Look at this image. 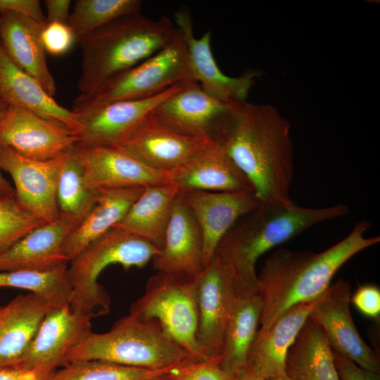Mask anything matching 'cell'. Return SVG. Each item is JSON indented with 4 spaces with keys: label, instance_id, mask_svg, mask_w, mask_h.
<instances>
[{
    "label": "cell",
    "instance_id": "cell-27",
    "mask_svg": "<svg viewBox=\"0 0 380 380\" xmlns=\"http://www.w3.org/2000/svg\"><path fill=\"white\" fill-rule=\"evenodd\" d=\"M144 189L134 186L97 191L96 201L90 210L63 241L62 250L68 261L119 223Z\"/></svg>",
    "mask_w": 380,
    "mask_h": 380
},
{
    "label": "cell",
    "instance_id": "cell-34",
    "mask_svg": "<svg viewBox=\"0 0 380 380\" xmlns=\"http://www.w3.org/2000/svg\"><path fill=\"white\" fill-rule=\"evenodd\" d=\"M158 371L103 360L75 361L56 369L48 380H151Z\"/></svg>",
    "mask_w": 380,
    "mask_h": 380
},
{
    "label": "cell",
    "instance_id": "cell-20",
    "mask_svg": "<svg viewBox=\"0 0 380 380\" xmlns=\"http://www.w3.org/2000/svg\"><path fill=\"white\" fill-rule=\"evenodd\" d=\"M203 241L194 215L179 195L177 196L163 244L153 258L157 272L198 276L204 268Z\"/></svg>",
    "mask_w": 380,
    "mask_h": 380
},
{
    "label": "cell",
    "instance_id": "cell-18",
    "mask_svg": "<svg viewBox=\"0 0 380 380\" xmlns=\"http://www.w3.org/2000/svg\"><path fill=\"white\" fill-rule=\"evenodd\" d=\"M91 319L69 305L51 308L15 368L57 369L65 365L68 351L92 331Z\"/></svg>",
    "mask_w": 380,
    "mask_h": 380
},
{
    "label": "cell",
    "instance_id": "cell-46",
    "mask_svg": "<svg viewBox=\"0 0 380 380\" xmlns=\"http://www.w3.org/2000/svg\"><path fill=\"white\" fill-rule=\"evenodd\" d=\"M151 380H158V379L153 377Z\"/></svg>",
    "mask_w": 380,
    "mask_h": 380
},
{
    "label": "cell",
    "instance_id": "cell-24",
    "mask_svg": "<svg viewBox=\"0 0 380 380\" xmlns=\"http://www.w3.org/2000/svg\"><path fill=\"white\" fill-rule=\"evenodd\" d=\"M170 175V182L179 191L253 190L246 177L215 141Z\"/></svg>",
    "mask_w": 380,
    "mask_h": 380
},
{
    "label": "cell",
    "instance_id": "cell-28",
    "mask_svg": "<svg viewBox=\"0 0 380 380\" xmlns=\"http://www.w3.org/2000/svg\"><path fill=\"white\" fill-rule=\"evenodd\" d=\"M179 192L172 183L145 187L125 217L113 227L140 236L160 249Z\"/></svg>",
    "mask_w": 380,
    "mask_h": 380
},
{
    "label": "cell",
    "instance_id": "cell-23",
    "mask_svg": "<svg viewBox=\"0 0 380 380\" xmlns=\"http://www.w3.org/2000/svg\"><path fill=\"white\" fill-rule=\"evenodd\" d=\"M298 304L286 311L267 330L258 329L246 368L265 379L286 374V360L315 302Z\"/></svg>",
    "mask_w": 380,
    "mask_h": 380
},
{
    "label": "cell",
    "instance_id": "cell-13",
    "mask_svg": "<svg viewBox=\"0 0 380 380\" xmlns=\"http://www.w3.org/2000/svg\"><path fill=\"white\" fill-rule=\"evenodd\" d=\"M63 153L50 160H38L0 146V170L11 177L18 204L47 223L56 221L61 214L56 194Z\"/></svg>",
    "mask_w": 380,
    "mask_h": 380
},
{
    "label": "cell",
    "instance_id": "cell-45",
    "mask_svg": "<svg viewBox=\"0 0 380 380\" xmlns=\"http://www.w3.org/2000/svg\"><path fill=\"white\" fill-rule=\"evenodd\" d=\"M265 380H294V379L290 378L286 374H284L279 375L276 377H273V378H270V379H267Z\"/></svg>",
    "mask_w": 380,
    "mask_h": 380
},
{
    "label": "cell",
    "instance_id": "cell-15",
    "mask_svg": "<svg viewBox=\"0 0 380 380\" xmlns=\"http://www.w3.org/2000/svg\"><path fill=\"white\" fill-rule=\"evenodd\" d=\"M79 141L75 131L27 109L8 106L0 120V146L34 160L54 158Z\"/></svg>",
    "mask_w": 380,
    "mask_h": 380
},
{
    "label": "cell",
    "instance_id": "cell-31",
    "mask_svg": "<svg viewBox=\"0 0 380 380\" xmlns=\"http://www.w3.org/2000/svg\"><path fill=\"white\" fill-rule=\"evenodd\" d=\"M68 264L48 271L0 272V287L24 289L39 295L53 307L70 305L72 289L67 277Z\"/></svg>",
    "mask_w": 380,
    "mask_h": 380
},
{
    "label": "cell",
    "instance_id": "cell-2",
    "mask_svg": "<svg viewBox=\"0 0 380 380\" xmlns=\"http://www.w3.org/2000/svg\"><path fill=\"white\" fill-rule=\"evenodd\" d=\"M370 227L367 220L356 223L344 239L319 253L285 248L274 251L258 274L262 303L259 329H270L294 305L318 299L343 265L380 241L379 236H365Z\"/></svg>",
    "mask_w": 380,
    "mask_h": 380
},
{
    "label": "cell",
    "instance_id": "cell-35",
    "mask_svg": "<svg viewBox=\"0 0 380 380\" xmlns=\"http://www.w3.org/2000/svg\"><path fill=\"white\" fill-rule=\"evenodd\" d=\"M46 223L39 216L20 207L15 194L0 198V253Z\"/></svg>",
    "mask_w": 380,
    "mask_h": 380
},
{
    "label": "cell",
    "instance_id": "cell-8",
    "mask_svg": "<svg viewBox=\"0 0 380 380\" xmlns=\"http://www.w3.org/2000/svg\"><path fill=\"white\" fill-rule=\"evenodd\" d=\"M196 277L157 272L145 293L130 306L129 314L156 320L189 354L203 357L196 342L198 327Z\"/></svg>",
    "mask_w": 380,
    "mask_h": 380
},
{
    "label": "cell",
    "instance_id": "cell-42",
    "mask_svg": "<svg viewBox=\"0 0 380 380\" xmlns=\"http://www.w3.org/2000/svg\"><path fill=\"white\" fill-rule=\"evenodd\" d=\"M70 0H45L46 10L45 23L57 22L68 24L70 17Z\"/></svg>",
    "mask_w": 380,
    "mask_h": 380
},
{
    "label": "cell",
    "instance_id": "cell-5",
    "mask_svg": "<svg viewBox=\"0 0 380 380\" xmlns=\"http://www.w3.org/2000/svg\"><path fill=\"white\" fill-rule=\"evenodd\" d=\"M193 356L179 345L154 319L131 315L117 320L105 333L91 331L72 347L67 364L103 360L125 366L159 370Z\"/></svg>",
    "mask_w": 380,
    "mask_h": 380
},
{
    "label": "cell",
    "instance_id": "cell-14",
    "mask_svg": "<svg viewBox=\"0 0 380 380\" xmlns=\"http://www.w3.org/2000/svg\"><path fill=\"white\" fill-rule=\"evenodd\" d=\"M87 186L92 191L171 183L170 172L153 169L120 145L77 144Z\"/></svg>",
    "mask_w": 380,
    "mask_h": 380
},
{
    "label": "cell",
    "instance_id": "cell-40",
    "mask_svg": "<svg viewBox=\"0 0 380 380\" xmlns=\"http://www.w3.org/2000/svg\"><path fill=\"white\" fill-rule=\"evenodd\" d=\"M7 12L22 13L40 22L46 20L38 0H0V14Z\"/></svg>",
    "mask_w": 380,
    "mask_h": 380
},
{
    "label": "cell",
    "instance_id": "cell-36",
    "mask_svg": "<svg viewBox=\"0 0 380 380\" xmlns=\"http://www.w3.org/2000/svg\"><path fill=\"white\" fill-rule=\"evenodd\" d=\"M218 359L189 356L168 367L158 371V380H234L224 372Z\"/></svg>",
    "mask_w": 380,
    "mask_h": 380
},
{
    "label": "cell",
    "instance_id": "cell-12",
    "mask_svg": "<svg viewBox=\"0 0 380 380\" xmlns=\"http://www.w3.org/2000/svg\"><path fill=\"white\" fill-rule=\"evenodd\" d=\"M350 300L349 282L339 279L317 299L310 317L321 327L332 350L360 367L379 374V359L358 333Z\"/></svg>",
    "mask_w": 380,
    "mask_h": 380
},
{
    "label": "cell",
    "instance_id": "cell-4",
    "mask_svg": "<svg viewBox=\"0 0 380 380\" xmlns=\"http://www.w3.org/2000/svg\"><path fill=\"white\" fill-rule=\"evenodd\" d=\"M176 31L167 17L153 20L137 13L77 37L82 58L77 82L80 95L93 94L115 76L153 55Z\"/></svg>",
    "mask_w": 380,
    "mask_h": 380
},
{
    "label": "cell",
    "instance_id": "cell-29",
    "mask_svg": "<svg viewBox=\"0 0 380 380\" xmlns=\"http://www.w3.org/2000/svg\"><path fill=\"white\" fill-rule=\"evenodd\" d=\"M285 372L294 380H341L332 349L321 327L310 317L289 350Z\"/></svg>",
    "mask_w": 380,
    "mask_h": 380
},
{
    "label": "cell",
    "instance_id": "cell-10",
    "mask_svg": "<svg viewBox=\"0 0 380 380\" xmlns=\"http://www.w3.org/2000/svg\"><path fill=\"white\" fill-rule=\"evenodd\" d=\"M241 103L224 102L191 81L162 101L151 114L159 122L179 134L215 141Z\"/></svg>",
    "mask_w": 380,
    "mask_h": 380
},
{
    "label": "cell",
    "instance_id": "cell-19",
    "mask_svg": "<svg viewBox=\"0 0 380 380\" xmlns=\"http://www.w3.org/2000/svg\"><path fill=\"white\" fill-rule=\"evenodd\" d=\"M213 141L179 134L159 122L151 113L120 146L149 167L171 172Z\"/></svg>",
    "mask_w": 380,
    "mask_h": 380
},
{
    "label": "cell",
    "instance_id": "cell-16",
    "mask_svg": "<svg viewBox=\"0 0 380 380\" xmlns=\"http://www.w3.org/2000/svg\"><path fill=\"white\" fill-rule=\"evenodd\" d=\"M175 19L186 44L194 80L208 94L224 102H246L260 72L251 70L239 77L226 75L220 69L211 51V32H206L200 38H195L190 13L184 8L175 13Z\"/></svg>",
    "mask_w": 380,
    "mask_h": 380
},
{
    "label": "cell",
    "instance_id": "cell-41",
    "mask_svg": "<svg viewBox=\"0 0 380 380\" xmlns=\"http://www.w3.org/2000/svg\"><path fill=\"white\" fill-rule=\"evenodd\" d=\"M56 369L0 367V380H48Z\"/></svg>",
    "mask_w": 380,
    "mask_h": 380
},
{
    "label": "cell",
    "instance_id": "cell-26",
    "mask_svg": "<svg viewBox=\"0 0 380 380\" xmlns=\"http://www.w3.org/2000/svg\"><path fill=\"white\" fill-rule=\"evenodd\" d=\"M0 101L61 122L77 133L79 131L75 113L57 103L34 77L18 67L6 53L1 43Z\"/></svg>",
    "mask_w": 380,
    "mask_h": 380
},
{
    "label": "cell",
    "instance_id": "cell-38",
    "mask_svg": "<svg viewBox=\"0 0 380 380\" xmlns=\"http://www.w3.org/2000/svg\"><path fill=\"white\" fill-rule=\"evenodd\" d=\"M352 303L363 315L376 318L380 314V291L373 285L360 287L351 297Z\"/></svg>",
    "mask_w": 380,
    "mask_h": 380
},
{
    "label": "cell",
    "instance_id": "cell-7",
    "mask_svg": "<svg viewBox=\"0 0 380 380\" xmlns=\"http://www.w3.org/2000/svg\"><path fill=\"white\" fill-rule=\"evenodd\" d=\"M191 81L194 80L186 44L177 27L173 37L160 50L115 76L93 94L79 95L73 106L145 99Z\"/></svg>",
    "mask_w": 380,
    "mask_h": 380
},
{
    "label": "cell",
    "instance_id": "cell-47",
    "mask_svg": "<svg viewBox=\"0 0 380 380\" xmlns=\"http://www.w3.org/2000/svg\"><path fill=\"white\" fill-rule=\"evenodd\" d=\"M1 306V305H0Z\"/></svg>",
    "mask_w": 380,
    "mask_h": 380
},
{
    "label": "cell",
    "instance_id": "cell-21",
    "mask_svg": "<svg viewBox=\"0 0 380 380\" xmlns=\"http://www.w3.org/2000/svg\"><path fill=\"white\" fill-rule=\"evenodd\" d=\"M80 222L72 215L59 218L30 232L13 246L0 253V272L48 271L68 263L62 246L64 239Z\"/></svg>",
    "mask_w": 380,
    "mask_h": 380
},
{
    "label": "cell",
    "instance_id": "cell-33",
    "mask_svg": "<svg viewBox=\"0 0 380 380\" xmlns=\"http://www.w3.org/2000/svg\"><path fill=\"white\" fill-rule=\"evenodd\" d=\"M141 5L139 0H77L68 25L79 37L118 18L140 13Z\"/></svg>",
    "mask_w": 380,
    "mask_h": 380
},
{
    "label": "cell",
    "instance_id": "cell-44",
    "mask_svg": "<svg viewBox=\"0 0 380 380\" xmlns=\"http://www.w3.org/2000/svg\"><path fill=\"white\" fill-rule=\"evenodd\" d=\"M234 380H265V379L245 368L234 376Z\"/></svg>",
    "mask_w": 380,
    "mask_h": 380
},
{
    "label": "cell",
    "instance_id": "cell-25",
    "mask_svg": "<svg viewBox=\"0 0 380 380\" xmlns=\"http://www.w3.org/2000/svg\"><path fill=\"white\" fill-rule=\"evenodd\" d=\"M53 307L38 294H19L0 306V367L15 368Z\"/></svg>",
    "mask_w": 380,
    "mask_h": 380
},
{
    "label": "cell",
    "instance_id": "cell-1",
    "mask_svg": "<svg viewBox=\"0 0 380 380\" xmlns=\"http://www.w3.org/2000/svg\"><path fill=\"white\" fill-rule=\"evenodd\" d=\"M215 141L248 179L260 203L291 201L294 172L291 125L275 107L241 103Z\"/></svg>",
    "mask_w": 380,
    "mask_h": 380
},
{
    "label": "cell",
    "instance_id": "cell-32",
    "mask_svg": "<svg viewBox=\"0 0 380 380\" xmlns=\"http://www.w3.org/2000/svg\"><path fill=\"white\" fill-rule=\"evenodd\" d=\"M76 146L63 153L56 196L60 213L81 221L93 206L97 191L89 189L85 184Z\"/></svg>",
    "mask_w": 380,
    "mask_h": 380
},
{
    "label": "cell",
    "instance_id": "cell-43",
    "mask_svg": "<svg viewBox=\"0 0 380 380\" xmlns=\"http://www.w3.org/2000/svg\"><path fill=\"white\" fill-rule=\"evenodd\" d=\"M8 106L0 101V120L5 115ZM15 194L14 188L10 184L0 172V198Z\"/></svg>",
    "mask_w": 380,
    "mask_h": 380
},
{
    "label": "cell",
    "instance_id": "cell-11",
    "mask_svg": "<svg viewBox=\"0 0 380 380\" xmlns=\"http://www.w3.org/2000/svg\"><path fill=\"white\" fill-rule=\"evenodd\" d=\"M182 86L171 87L160 94L145 99L73 106L72 110L75 113L80 125L78 144H125L154 108Z\"/></svg>",
    "mask_w": 380,
    "mask_h": 380
},
{
    "label": "cell",
    "instance_id": "cell-39",
    "mask_svg": "<svg viewBox=\"0 0 380 380\" xmlns=\"http://www.w3.org/2000/svg\"><path fill=\"white\" fill-rule=\"evenodd\" d=\"M332 352L336 371L341 380H380L379 373L363 369L334 350Z\"/></svg>",
    "mask_w": 380,
    "mask_h": 380
},
{
    "label": "cell",
    "instance_id": "cell-37",
    "mask_svg": "<svg viewBox=\"0 0 380 380\" xmlns=\"http://www.w3.org/2000/svg\"><path fill=\"white\" fill-rule=\"evenodd\" d=\"M42 40L46 53L62 56L72 48L77 37L68 24L52 22L45 23Z\"/></svg>",
    "mask_w": 380,
    "mask_h": 380
},
{
    "label": "cell",
    "instance_id": "cell-17",
    "mask_svg": "<svg viewBox=\"0 0 380 380\" xmlns=\"http://www.w3.org/2000/svg\"><path fill=\"white\" fill-rule=\"evenodd\" d=\"M179 193L201 231L204 267L212 260L219 242L229 229L239 219L258 208L260 204L253 190H191Z\"/></svg>",
    "mask_w": 380,
    "mask_h": 380
},
{
    "label": "cell",
    "instance_id": "cell-30",
    "mask_svg": "<svg viewBox=\"0 0 380 380\" xmlns=\"http://www.w3.org/2000/svg\"><path fill=\"white\" fill-rule=\"evenodd\" d=\"M262 303L258 295L237 298L228 322L219 365L234 376L246 368L251 345L260 324Z\"/></svg>",
    "mask_w": 380,
    "mask_h": 380
},
{
    "label": "cell",
    "instance_id": "cell-22",
    "mask_svg": "<svg viewBox=\"0 0 380 380\" xmlns=\"http://www.w3.org/2000/svg\"><path fill=\"white\" fill-rule=\"evenodd\" d=\"M44 25L45 22L22 13H1L0 43L10 59L53 97L56 91L55 80L48 68L42 40Z\"/></svg>",
    "mask_w": 380,
    "mask_h": 380
},
{
    "label": "cell",
    "instance_id": "cell-9",
    "mask_svg": "<svg viewBox=\"0 0 380 380\" xmlns=\"http://www.w3.org/2000/svg\"><path fill=\"white\" fill-rule=\"evenodd\" d=\"M196 342L205 359L220 360L225 331L237 298L231 273L213 257L196 277Z\"/></svg>",
    "mask_w": 380,
    "mask_h": 380
},
{
    "label": "cell",
    "instance_id": "cell-3",
    "mask_svg": "<svg viewBox=\"0 0 380 380\" xmlns=\"http://www.w3.org/2000/svg\"><path fill=\"white\" fill-rule=\"evenodd\" d=\"M348 213L349 208L343 204L305 208L291 201L260 203L229 229L213 257L229 270L237 298L258 295L255 264L262 254L319 222Z\"/></svg>",
    "mask_w": 380,
    "mask_h": 380
},
{
    "label": "cell",
    "instance_id": "cell-6",
    "mask_svg": "<svg viewBox=\"0 0 380 380\" xmlns=\"http://www.w3.org/2000/svg\"><path fill=\"white\" fill-rule=\"evenodd\" d=\"M159 251L160 248L141 237L112 227L69 262L67 277L72 289L70 310L91 318L108 314L110 298L97 281L103 269L113 264L120 265L125 270L141 268Z\"/></svg>",
    "mask_w": 380,
    "mask_h": 380
}]
</instances>
